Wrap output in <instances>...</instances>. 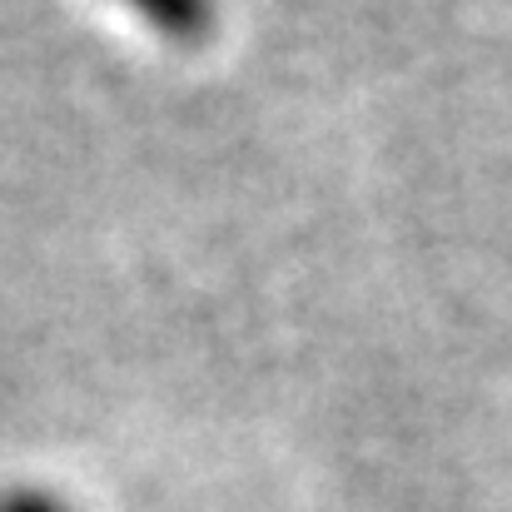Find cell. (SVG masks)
I'll use <instances>...</instances> for the list:
<instances>
[{"mask_svg":"<svg viewBox=\"0 0 512 512\" xmlns=\"http://www.w3.org/2000/svg\"><path fill=\"white\" fill-rule=\"evenodd\" d=\"M125 5L140 20H150L160 35L184 40V45H194L214 30V0H125Z\"/></svg>","mask_w":512,"mask_h":512,"instance_id":"cell-1","label":"cell"},{"mask_svg":"<svg viewBox=\"0 0 512 512\" xmlns=\"http://www.w3.org/2000/svg\"><path fill=\"white\" fill-rule=\"evenodd\" d=\"M0 512H65V503L35 488H15V493H0Z\"/></svg>","mask_w":512,"mask_h":512,"instance_id":"cell-2","label":"cell"}]
</instances>
